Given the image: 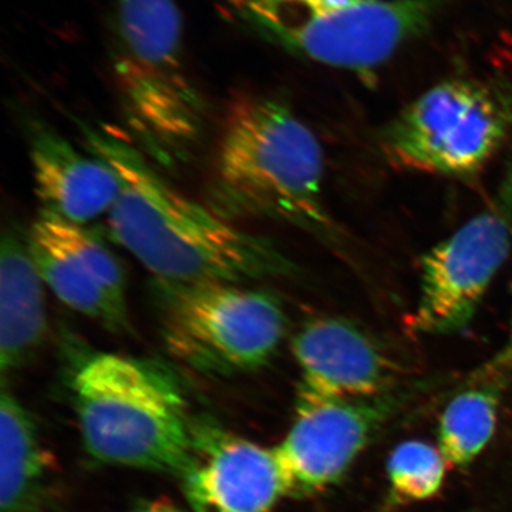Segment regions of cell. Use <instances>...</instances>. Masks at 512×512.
<instances>
[{
    "instance_id": "obj_10",
    "label": "cell",
    "mask_w": 512,
    "mask_h": 512,
    "mask_svg": "<svg viewBox=\"0 0 512 512\" xmlns=\"http://www.w3.org/2000/svg\"><path fill=\"white\" fill-rule=\"evenodd\" d=\"M383 406L356 400L298 396L296 419L272 448L285 495L305 497L339 480L365 447Z\"/></svg>"
},
{
    "instance_id": "obj_4",
    "label": "cell",
    "mask_w": 512,
    "mask_h": 512,
    "mask_svg": "<svg viewBox=\"0 0 512 512\" xmlns=\"http://www.w3.org/2000/svg\"><path fill=\"white\" fill-rule=\"evenodd\" d=\"M107 28L128 127L151 157L180 163L202 137L207 104L188 67L177 2L114 0Z\"/></svg>"
},
{
    "instance_id": "obj_18",
    "label": "cell",
    "mask_w": 512,
    "mask_h": 512,
    "mask_svg": "<svg viewBox=\"0 0 512 512\" xmlns=\"http://www.w3.org/2000/svg\"><path fill=\"white\" fill-rule=\"evenodd\" d=\"M130 512H184L178 507L177 504H174L173 501L164 500V498H158V500L147 501V503H143L138 505L137 508H134L133 511Z\"/></svg>"
},
{
    "instance_id": "obj_13",
    "label": "cell",
    "mask_w": 512,
    "mask_h": 512,
    "mask_svg": "<svg viewBox=\"0 0 512 512\" xmlns=\"http://www.w3.org/2000/svg\"><path fill=\"white\" fill-rule=\"evenodd\" d=\"M29 158L43 210L64 221L86 225L109 215L120 197L119 175L106 161L86 156L45 126H32Z\"/></svg>"
},
{
    "instance_id": "obj_19",
    "label": "cell",
    "mask_w": 512,
    "mask_h": 512,
    "mask_svg": "<svg viewBox=\"0 0 512 512\" xmlns=\"http://www.w3.org/2000/svg\"><path fill=\"white\" fill-rule=\"evenodd\" d=\"M512 330V329H511ZM498 365L503 366H512V332L511 338L508 340L507 346H505L504 352L498 356L497 359Z\"/></svg>"
},
{
    "instance_id": "obj_17",
    "label": "cell",
    "mask_w": 512,
    "mask_h": 512,
    "mask_svg": "<svg viewBox=\"0 0 512 512\" xmlns=\"http://www.w3.org/2000/svg\"><path fill=\"white\" fill-rule=\"evenodd\" d=\"M443 454L424 441H406L394 448L387 463L394 493L407 500H427L440 490L446 463Z\"/></svg>"
},
{
    "instance_id": "obj_8",
    "label": "cell",
    "mask_w": 512,
    "mask_h": 512,
    "mask_svg": "<svg viewBox=\"0 0 512 512\" xmlns=\"http://www.w3.org/2000/svg\"><path fill=\"white\" fill-rule=\"evenodd\" d=\"M511 239L512 150L488 207L421 259L419 299L409 320L412 329L421 333L463 329L504 264Z\"/></svg>"
},
{
    "instance_id": "obj_16",
    "label": "cell",
    "mask_w": 512,
    "mask_h": 512,
    "mask_svg": "<svg viewBox=\"0 0 512 512\" xmlns=\"http://www.w3.org/2000/svg\"><path fill=\"white\" fill-rule=\"evenodd\" d=\"M497 397L488 390L458 394L444 410L440 423V451L456 466L471 463L493 437Z\"/></svg>"
},
{
    "instance_id": "obj_15",
    "label": "cell",
    "mask_w": 512,
    "mask_h": 512,
    "mask_svg": "<svg viewBox=\"0 0 512 512\" xmlns=\"http://www.w3.org/2000/svg\"><path fill=\"white\" fill-rule=\"evenodd\" d=\"M29 410L3 386L0 394V512H43L52 473Z\"/></svg>"
},
{
    "instance_id": "obj_6",
    "label": "cell",
    "mask_w": 512,
    "mask_h": 512,
    "mask_svg": "<svg viewBox=\"0 0 512 512\" xmlns=\"http://www.w3.org/2000/svg\"><path fill=\"white\" fill-rule=\"evenodd\" d=\"M512 133V90L448 79L421 93L380 136L384 157L402 170L466 178L480 173Z\"/></svg>"
},
{
    "instance_id": "obj_9",
    "label": "cell",
    "mask_w": 512,
    "mask_h": 512,
    "mask_svg": "<svg viewBox=\"0 0 512 512\" xmlns=\"http://www.w3.org/2000/svg\"><path fill=\"white\" fill-rule=\"evenodd\" d=\"M26 238L43 282L63 305L110 332L130 330L126 276L103 239L46 211Z\"/></svg>"
},
{
    "instance_id": "obj_2",
    "label": "cell",
    "mask_w": 512,
    "mask_h": 512,
    "mask_svg": "<svg viewBox=\"0 0 512 512\" xmlns=\"http://www.w3.org/2000/svg\"><path fill=\"white\" fill-rule=\"evenodd\" d=\"M323 164L318 138L288 104L239 96L215 156L211 195L218 214L286 222L332 239L338 231L323 201Z\"/></svg>"
},
{
    "instance_id": "obj_14",
    "label": "cell",
    "mask_w": 512,
    "mask_h": 512,
    "mask_svg": "<svg viewBox=\"0 0 512 512\" xmlns=\"http://www.w3.org/2000/svg\"><path fill=\"white\" fill-rule=\"evenodd\" d=\"M45 282L28 238L6 229L0 258V369L5 379L22 369L46 336Z\"/></svg>"
},
{
    "instance_id": "obj_3",
    "label": "cell",
    "mask_w": 512,
    "mask_h": 512,
    "mask_svg": "<svg viewBox=\"0 0 512 512\" xmlns=\"http://www.w3.org/2000/svg\"><path fill=\"white\" fill-rule=\"evenodd\" d=\"M69 386L90 457L109 466L183 474L195 421L167 367L141 357L90 352L74 363Z\"/></svg>"
},
{
    "instance_id": "obj_5",
    "label": "cell",
    "mask_w": 512,
    "mask_h": 512,
    "mask_svg": "<svg viewBox=\"0 0 512 512\" xmlns=\"http://www.w3.org/2000/svg\"><path fill=\"white\" fill-rule=\"evenodd\" d=\"M453 0H222L242 28L312 62L369 73L430 30Z\"/></svg>"
},
{
    "instance_id": "obj_7",
    "label": "cell",
    "mask_w": 512,
    "mask_h": 512,
    "mask_svg": "<svg viewBox=\"0 0 512 512\" xmlns=\"http://www.w3.org/2000/svg\"><path fill=\"white\" fill-rule=\"evenodd\" d=\"M168 352L202 373L235 375L265 366L288 329L282 302L265 289L211 282L161 285Z\"/></svg>"
},
{
    "instance_id": "obj_12",
    "label": "cell",
    "mask_w": 512,
    "mask_h": 512,
    "mask_svg": "<svg viewBox=\"0 0 512 512\" xmlns=\"http://www.w3.org/2000/svg\"><path fill=\"white\" fill-rule=\"evenodd\" d=\"M291 349L302 376L298 396L365 399L386 386V356L372 338L349 320H309L293 336Z\"/></svg>"
},
{
    "instance_id": "obj_1",
    "label": "cell",
    "mask_w": 512,
    "mask_h": 512,
    "mask_svg": "<svg viewBox=\"0 0 512 512\" xmlns=\"http://www.w3.org/2000/svg\"><path fill=\"white\" fill-rule=\"evenodd\" d=\"M90 153L119 175L110 232L160 285L244 284L296 271L271 239L232 225L171 187L114 127L82 126Z\"/></svg>"
},
{
    "instance_id": "obj_11",
    "label": "cell",
    "mask_w": 512,
    "mask_h": 512,
    "mask_svg": "<svg viewBox=\"0 0 512 512\" xmlns=\"http://www.w3.org/2000/svg\"><path fill=\"white\" fill-rule=\"evenodd\" d=\"M190 512H271L285 488L272 448L210 421H195L180 477Z\"/></svg>"
}]
</instances>
